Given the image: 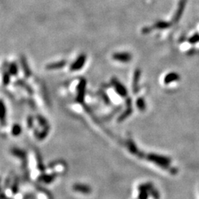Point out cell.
I'll return each mask as SVG.
<instances>
[{"label":"cell","instance_id":"7c38bea8","mask_svg":"<svg viewBox=\"0 0 199 199\" xmlns=\"http://www.w3.org/2000/svg\"><path fill=\"white\" fill-rule=\"evenodd\" d=\"M179 79V75L178 74L175 73V72H171V73L167 74V75L165 76L164 79V82L165 84H171V82L175 81H178Z\"/></svg>","mask_w":199,"mask_h":199},{"label":"cell","instance_id":"9a60e30c","mask_svg":"<svg viewBox=\"0 0 199 199\" xmlns=\"http://www.w3.org/2000/svg\"><path fill=\"white\" fill-rule=\"evenodd\" d=\"M8 72L11 75L16 76L19 72V68H18L17 64L16 63L12 62L10 63L8 66Z\"/></svg>","mask_w":199,"mask_h":199},{"label":"cell","instance_id":"603a6c76","mask_svg":"<svg viewBox=\"0 0 199 199\" xmlns=\"http://www.w3.org/2000/svg\"><path fill=\"white\" fill-rule=\"evenodd\" d=\"M2 115H1V119H2V125H4V120L5 119V117H6L7 115V110H6V107H5L4 103L3 101H2Z\"/></svg>","mask_w":199,"mask_h":199},{"label":"cell","instance_id":"3957f363","mask_svg":"<svg viewBox=\"0 0 199 199\" xmlns=\"http://www.w3.org/2000/svg\"><path fill=\"white\" fill-rule=\"evenodd\" d=\"M111 84L112 86L115 88V91L117 92V93L118 94L119 96L122 97H126L128 95V91L126 89V86L123 84H122V83L119 81L118 79L116 77H113L111 78Z\"/></svg>","mask_w":199,"mask_h":199},{"label":"cell","instance_id":"484cf974","mask_svg":"<svg viewBox=\"0 0 199 199\" xmlns=\"http://www.w3.org/2000/svg\"><path fill=\"white\" fill-rule=\"evenodd\" d=\"M148 191L146 190H139V199H148Z\"/></svg>","mask_w":199,"mask_h":199},{"label":"cell","instance_id":"9c48e42d","mask_svg":"<svg viewBox=\"0 0 199 199\" xmlns=\"http://www.w3.org/2000/svg\"><path fill=\"white\" fill-rule=\"evenodd\" d=\"M73 190L78 193H84V194H88L92 192V188L89 186L83 184H75L73 185Z\"/></svg>","mask_w":199,"mask_h":199},{"label":"cell","instance_id":"ac0fdd59","mask_svg":"<svg viewBox=\"0 0 199 199\" xmlns=\"http://www.w3.org/2000/svg\"><path fill=\"white\" fill-rule=\"evenodd\" d=\"M11 133L14 137H18L21 133V127L19 124H15L13 126Z\"/></svg>","mask_w":199,"mask_h":199},{"label":"cell","instance_id":"5b68a950","mask_svg":"<svg viewBox=\"0 0 199 199\" xmlns=\"http://www.w3.org/2000/svg\"><path fill=\"white\" fill-rule=\"evenodd\" d=\"M112 58L115 61H119L122 63H128L131 61L132 55L131 53L127 52H115L112 55Z\"/></svg>","mask_w":199,"mask_h":199},{"label":"cell","instance_id":"d6986e66","mask_svg":"<svg viewBox=\"0 0 199 199\" xmlns=\"http://www.w3.org/2000/svg\"><path fill=\"white\" fill-rule=\"evenodd\" d=\"M12 153H13V154L15 155L16 156L19 157V158L25 159V153H24V151H22L21 150L13 148V149L12 150Z\"/></svg>","mask_w":199,"mask_h":199},{"label":"cell","instance_id":"4316f807","mask_svg":"<svg viewBox=\"0 0 199 199\" xmlns=\"http://www.w3.org/2000/svg\"><path fill=\"white\" fill-rule=\"evenodd\" d=\"M150 193H151V194L152 196L153 197V198H155L156 199H158L159 198V193L157 192V190H156L154 188H153V189L151 190V191H150Z\"/></svg>","mask_w":199,"mask_h":199},{"label":"cell","instance_id":"7402d4cb","mask_svg":"<svg viewBox=\"0 0 199 199\" xmlns=\"http://www.w3.org/2000/svg\"><path fill=\"white\" fill-rule=\"evenodd\" d=\"M10 75H11L9 73V72H5L4 74H3V84L5 86H7L10 83Z\"/></svg>","mask_w":199,"mask_h":199},{"label":"cell","instance_id":"ffe728a7","mask_svg":"<svg viewBox=\"0 0 199 199\" xmlns=\"http://www.w3.org/2000/svg\"><path fill=\"white\" fill-rule=\"evenodd\" d=\"M16 84L19 85V86H23V87H24L25 89H26L28 92H30V93H32V92L31 87H30V86H28V85L26 84V82L24 81H22V80H19L18 81H16Z\"/></svg>","mask_w":199,"mask_h":199},{"label":"cell","instance_id":"e0dca14e","mask_svg":"<svg viewBox=\"0 0 199 199\" xmlns=\"http://www.w3.org/2000/svg\"><path fill=\"white\" fill-rule=\"evenodd\" d=\"M170 25L171 24H170L168 22H167V21H159L154 24V28H158V29H166V28H169Z\"/></svg>","mask_w":199,"mask_h":199},{"label":"cell","instance_id":"52a82bcc","mask_svg":"<svg viewBox=\"0 0 199 199\" xmlns=\"http://www.w3.org/2000/svg\"><path fill=\"white\" fill-rule=\"evenodd\" d=\"M20 63H21V68H22L24 75L26 76L27 77H30L32 75V72L28 65L26 57H25L24 55H21V58H20Z\"/></svg>","mask_w":199,"mask_h":199},{"label":"cell","instance_id":"8992f818","mask_svg":"<svg viewBox=\"0 0 199 199\" xmlns=\"http://www.w3.org/2000/svg\"><path fill=\"white\" fill-rule=\"evenodd\" d=\"M126 104H127V109L119 117L117 121L118 122H122L126 119V118H128L130 115H131L132 112H133V108L131 107V98H128L127 100H126Z\"/></svg>","mask_w":199,"mask_h":199},{"label":"cell","instance_id":"d4e9b609","mask_svg":"<svg viewBox=\"0 0 199 199\" xmlns=\"http://www.w3.org/2000/svg\"><path fill=\"white\" fill-rule=\"evenodd\" d=\"M37 119L41 126H44V127H47L48 123H47V122L46 119H45L44 117H43L42 116H38Z\"/></svg>","mask_w":199,"mask_h":199},{"label":"cell","instance_id":"277c9868","mask_svg":"<svg viewBox=\"0 0 199 199\" xmlns=\"http://www.w3.org/2000/svg\"><path fill=\"white\" fill-rule=\"evenodd\" d=\"M86 58H87V57H86V54L83 53L81 54V55H80L77 58V59L71 64V66H70V70L75 72L81 69L84 67L85 63H86Z\"/></svg>","mask_w":199,"mask_h":199},{"label":"cell","instance_id":"8fae6325","mask_svg":"<svg viewBox=\"0 0 199 199\" xmlns=\"http://www.w3.org/2000/svg\"><path fill=\"white\" fill-rule=\"evenodd\" d=\"M66 64V61H65V60H62V61L50 63V64L47 65L46 69L49 70L58 69H61L64 67Z\"/></svg>","mask_w":199,"mask_h":199},{"label":"cell","instance_id":"44dd1931","mask_svg":"<svg viewBox=\"0 0 199 199\" xmlns=\"http://www.w3.org/2000/svg\"><path fill=\"white\" fill-rule=\"evenodd\" d=\"M153 187L151 183H146L144 184H141L139 187V190H146V191H151L153 189Z\"/></svg>","mask_w":199,"mask_h":199},{"label":"cell","instance_id":"ba28073f","mask_svg":"<svg viewBox=\"0 0 199 199\" xmlns=\"http://www.w3.org/2000/svg\"><path fill=\"white\" fill-rule=\"evenodd\" d=\"M186 3H187V0H180V2H179L178 9H177L175 14L174 15V17H173V21H174L175 22L178 21V20L181 19V16H182L184 8H185Z\"/></svg>","mask_w":199,"mask_h":199},{"label":"cell","instance_id":"83f0119b","mask_svg":"<svg viewBox=\"0 0 199 199\" xmlns=\"http://www.w3.org/2000/svg\"><path fill=\"white\" fill-rule=\"evenodd\" d=\"M18 187H19V182H18L17 181H16V182H14V184H13V186H12V190H13V191L14 193H17Z\"/></svg>","mask_w":199,"mask_h":199},{"label":"cell","instance_id":"6da1fadb","mask_svg":"<svg viewBox=\"0 0 199 199\" xmlns=\"http://www.w3.org/2000/svg\"><path fill=\"white\" fill-rule=\"evenodd\" d=\"M148 160L151 161L152 162H154L155 164H158L161 167L164 168V169H167L169 167V164L171 163V160L170 159L167 157L162 156L160 155H156L154 153H151L147 156Z\"/></svg>","mask_w":199,"mask_h":199},{"label":"cell","instance_id":"30bf717a","mask_svg":"<svg viewBox=\"0 0 199 199\" xmlns=\"http://www.w3.org/2000/svg\"><path fill=\"white\" fill-rule=\"evenodd\" d=\"M140 76H141V71L139 69H137L134 71V73H133V92H137L139 90V81L140 80Z\"/></svg>","mask_w":199,"mask_h":199},{"label":"cell","instance_id":"2e32d148","mask_svg":"<svg viewBox=\"0 0 199 199\" xmlns=\"http://www.w3.org/2000/svg\"><path fill=\"white\" fill-rule=\"evenodd\" d=\"M136 103H137V108H138L140 111H142L145 109L146 104H145V101L143 97H139V98L137 100Z\"/></svg>","mask_w":199,"mask_h":199},{"label":"cell","instance_id":"7a4b0ae2","mask_svg":"<svg viewBox=\"0 0 199 199\" xmlns=\"http://www.w3.org/2000/svg\"><path fill=\"white\" fill-rule=\"evenodd\" d=\"M86 80L85 78H81L80 80L78 85L77 86V96L76 100L80 103H83L84 102L85 94H86Z\"/></svg>","mask_w":199,"mask_h":199},{"label":"cell","instance_id":"f1b7e54d","mask_svg":"<svg viewBox=\"0 0 199 199\" xmlns=\"http://www.w3.org/2000/svg\"><path fill=\"white\" fill-rule=\"evenodd\" d=\"M190 41L191 43L197 42V41H199V36L198 35H195L194 36H193V37L190 38Z\"/></svg>","mask_w":199,"mask_h":199},{"label":"cell","instance_id":"cb8c5ba5","mask_svg":"<svg viewBox=\"0 0 199 199\" xmlns=\"http://www.w3.org/2000/svg\"><path fill=\"white\" fill-rule=\"evenodd\" d=\"M49 129H50V128H49V126H47V127H45L44 129L43 130V131L39 133V136H38V137H39V139H44L45 137H46L47 136V134H48Z\"/></svg>","mask_w":199,"mask_h":199},{"label":"cell","instance_id":"f546056e","mask_svg":"<svg viewBox=\"0 0 199 199\" xmlns=\"http://www.w3.org/2000/svg\"><path fill=\"white\" fill-rule=\"evenodd\" d=\"M32 121H33V119H32V117H29L28 119V124L29 128H32Z\"/></svg>","mask_w":199,"mask_h":199},{"label":"cell","instance_id":"5bb4252c","mask_svg":"<svg viewBox=\"0 0 199 199\" xmlns=\"http://www.w3.org/2000/svg\"><path fill=\"white\" fill-rule=\"evenodd\" d=\"M128 150L131 151V153H132V154L134 155H139V150L138 148L137 147V145L135 144V142H133V140L131 139H129L128 141Z\"/></svg>","mask_w":199,"mask_h":199},{"label":"cell","instance_id":"4fadbf2b","mask_svg":"<svg viewBox=\"0 0 199 199\" xmlns=\"http://www.w3.org/2000/svg\"><path fill=\"white\" fill-rule=\"evenodd\" d=\"M56 178V174L53 173V174H46L43 175L41 176H40V181L44 182L46 184H50L51 182H53Z\"/></svg>","mask_w":199,"mask_h":199}]
</instances>
